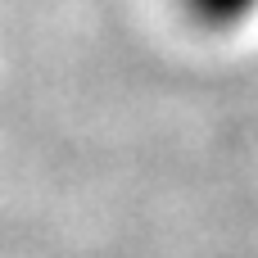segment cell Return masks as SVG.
<instances>
[{
	"label": "cell",
	"mask_w": 258,
	"mask_h": 258,
	"mask_svg": "<svg viewBox=\"0 0 258 258\" xmlns=\"http://www.w3.org/2000/svg\"><path fill=\"white\" fill-rule=\"evenodd\" d=\"M195 18H204V23H236L254 0H181Z\"/></svg>",
	"instance_id": "cell-1"
}]
</instances>
